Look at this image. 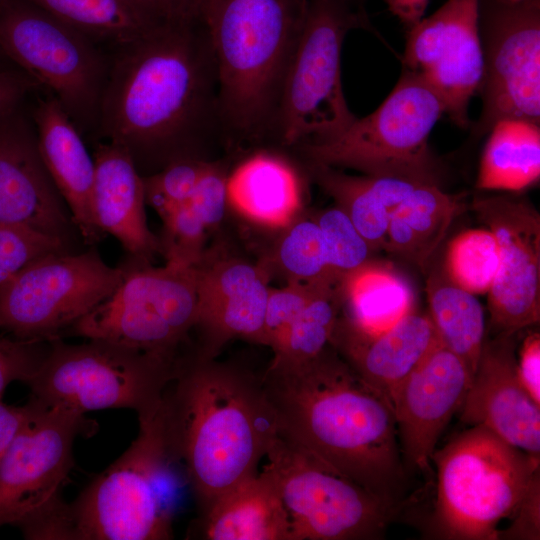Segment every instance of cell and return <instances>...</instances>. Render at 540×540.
Masks as SVG:
<instances>
[{
	"label": "cell",
	"mask_w": 540,
	"mask_h": 540,
	"mask_svg": "<svg viewBox=\"0 0 540 540\" xmlns=\"http://www.w3.org/2000/svg\"><path fill=\"white\" fill-rule=\"evenodd\" d=\"M97 125L136 166L147 157L166 166L193 157L189 148L204 137L225 139L216 61L201 20L168 22L118 47Z\"/></svg>",
	"instance_id": "cell-1"
},
{
	"label": "cell",
	"mask_w": 540,
	"mask_h": 540,
	"mask_svg": "<svg viewBox=\"0 0 540 540\" xmlns=\"http://www.w3.org/2000/svg\"><path fill=\"white\" fill-rule=\"evenodd\" d=\"M262 381L279 434L397 508L405 473L393 410L331 344L303 362L272 361Z\"/></svg>",
	"instance_id": "cell-2"
},
{
	"label": "cell",
	"mask_w": 540,
	"mask_h": 540,
	"mask_svg": "<svg viewBox=\"0 0 540 540\" xmlns=\"http://www.w3.org/2000/svg\"><path fill=\"white\" fill-rule=\"evenodd\" d=\"M159 410L168 456L182 464L201 513L258 473L278 435L262 376L197 354L179 358Z\"/></svg>",
	"instance_id": "cell-3"
},
{
	"label": "cell",
	"mask_w": 540,
	"mask_h": 540,
	"mask_svg": "<svg viewBox=\"0 0 540 540\" xmlns=\"http://www.w3.org/2000/svg\"><path fill=\"white\" fill-rule=\"evenodd\" d=\"M308 0H204L227 141L268 138Z\"/></svg>",
	"instance_id": "cell-4"
},
{
	"label": "cell",
	"mask_w": 540,
	"mask_h": 540,
	"mask_svg": "<svg viewBox=\"0 0 540 540\" xmlns=\"http://www.w3.org/2000/svg\"><path fill=\"white\" fill-rule=\"evenodd\" d=\"M539 458L481 426H470L435 450L432 534L448 540L498 539L500 522L514 515L539 477Z\"/></svg>",
	"instance_id": "cell-5"
},
{
	"label": "cell",
	"mask_w": 540,
	"mask_h": 540,
	"mask_svg": "<svg viewBox=\"0 0 540 540\" xmlns=\"http://www.w3.org/2000/svg\"><path fill=\"white\" fill-rule=\"evenodd\" d=\"M367 27L358 0H308L268 138L299 148L335 136L356 118L343 92L341 54L347 33Z\"/></svg>",
	"instance_id": "cell-6"
},
{
	"label": "cell",
	"mask_w": 540,
	"mask_h": 540,
	"mask_svg": "<svg viewBox=\"0 0 540 540\" xmlns=\"http://www.w3.org/2000/svg\"><path fill=\"white\" fill-rule=\"evenodd\" d=\"M179 358L101 339L69 344L56 338L26 385L30 398L48 406L80 414L127 408L141 417L159 408Z\"/></svg>",
	"instance_id": "cell-7"
},
{
	"label": "cell",
	"mask_w": 540,
	"mask_h": 540,
	"mask_svg": "<svg viewBox=\"0 0 540 540\" xmlns=\"http://www.w3.org/2000/svg\"><path fill=\"white\" fill-rule=\"evenodd\" d=\"M445 106L417 75L402 70L384 101L328 139L299 147L308 162L344 167L370 176L439 184L440 166L428 144Z\"/></svg>",
	"instance_id": "cell-8"
},
{
	"label": "cell",
	"mask_w": 540,
	"mask_h": 540,
	"mask_svg": "<svg viewBox=\"0 0 540 540\" xmlns=\"http://www.w3.org/2000/svg\"><path fill=\"white\" fill-rule=\"evenodd\" d=\"M159 408L138 417L139 431L130 446L67 504L69 540L173 537L171 512L158 486L170 459Z\"/></svg>",
	"instance_id": "cell-9"
},
{
	"label": "cell",
	"mask_w": 540,
	"mask_h": 540,
	"mask_svg": "<svg viewBox=\"0 0 540 540\" xmlns=\"http://www.w3.org/2000/svg\"><path fill=\"white\" fill-rule=\"evenodd\" d=\"M263 467L286 510L291 540H375L396 507L278 433Z\"/></svg>",
	"instance_id": "cell-10"
},
{
	"label": "cell",
	"mask_w": 540,
	"mask_h": 540,
	"mask_svg": "<svg viewBox=\"0 0 540 540\" xmlns=\"http://www.w3.org/2000/svg\"><path fill=\"white\" fill-rule=\"evenodd\" d=\"M0 52L50 91L76 126L97 124L109 66L91 38L28 0H5Z\"/></svg>",
	"instance_id": "cell-11"
},
{
	"label": "cell",
	"mask_w": 540,
	"mask_h": 540,
	"mask_svg": "<svg viewBox=\"0 0 540 540\" xmlns=\"http://www.w3.org/2000/svg\"><path fill=\"white\" fill-rule=\"evenodd\" d=\"M124 268L115 291L65 334L179 357V347L196 322L195 267L166 262L162 267L137 263Z\"/></svg>",
	"instance_id": "cell-12"
},
{
	"label": "cell",
	"mask_w": 540,
	"mask_h": 540,
	"mask_svg": "<svg viewBox=\"0 0 540 540\" xmlns=\"http://www.w3.org/2000/svg\"><path fill=\"white\" fill-rule=\"evenodd\" d=\"M125 272L94 247L43 255L0 283L1 329L23 340L61 338L115 291Z\"/></svg>",
	"instance_id": "cell-13"
},
{
	"label": "cell",
	"mask_w": 540,
	"mask_h": 540,
	"mask_svg": "<svg viewBox=\"0 0 540 540\" xmlns=\"http://www.w3.org/2000/svg\"><path fill=\"white\" fill-rule=\"evenodd\" d=\"M482 111L474 134L503 119L540 123V0H479Z\"/></svg>",
	"instance_id": "cell-14"
},
{
	"label": "cell",
	"mask_w": 540,
	"mask_h": 540,
	"mask_svg": "<svg viewBox=\"0 0 540 540\" xmlns=\"http://www.w3.org/2000/svg\"><path fill=\"white\" fill-rule=\"evenodd\" d=\"M29 413L0 459V527L18 528L63 500L60 489L73 465V443L92 432L84 414L30 398Z\"/></svg>",
	"instance_id": "cell-15"
},
{
	"label": "cell",
	"mask_w": 540,
	"mask_h": 540,
	"mask_svg": "<svg viewBox=\"0 0 540 540\" xmlns=\"http://www.w3.org/2000/svg\"><path fill=\"white\" fill-rule=\"evenodd\" d=\"M479 0H447L408 30L403 70L421 78L441 98L458 126L469 125L468 106L483 73Z\"/></svg>",
	"instance_id": "cell-16"
},
{
	"label": "cell",
	"mask_w": 540,
	"mask_h": 540,
	"mask_svg": "<svg viewBox=\"0 0 540 540\" xmlns=\"http://www.w3.org/2000/svg\"><path fill=\"white\" fill-rule=\"evenodd\" d=\"M472 210L494 234L500 251L488 292L491 330L514 335L540 319V215L512 196L476 197Z\"/></svg>",
	"instance_id": "cell-17"
},
{
	"label": "cell",
	"mask_w": 540,
	"mask_h": 540,
	"mask_svg": "<svg viewBox=\"0 0 540 540\" xmlns=\"http://www.w3.org/2000/svg\"><path fill=\"white\" fill-rule=\"evenodd\" d=\"M32 124L19 106L0 118V223L32 229L78 251L81 236L43 163Z\"/></svg>",
	"instance_id": "cell-18"
},
{
	"label": "cell",
	"mask_w": 540,
	"mask_h": 540,
	"mask_svg": "<svg viewBox=\"0 0 540 540\" xmlns=\"http://www.w3.org/2000/svg\"><path fill=\"white\" fill-rule=\"evenodd\" d=\"M201 343L196 354L214 359L233 338L265 345L264 319L270 287L266 272L251 263L204 252L195 266Z\"/></svg>",
	"instance_id": "cell-19"
},
{
	"label": "cell",
	"mask_w": 540,
	"mask_h": 540,
	"mask_svg": "<svg viewBox=\"0 0 540 540\" xmlns=\"http://www.w3.org/2000/svg\"><path fill=\"white\" fill-rule=\"evenodd\" d=\"M471 380L462 359L439 342L402 382L392 410L402 458L411 468L429 471L438 439Z\"/></svg>",
	"instance_id": "cell-20"
},
{
	"label": "cell",
	"mask_w": 540,
	"mask_h": 540,
	"mask_svg": "<svg viewBox=\"0 0 540 540\" xmlns=\"http://www.w3.org/2000/svg\"><path fill=\"white\" fill-rule=\"evenodd\" d=\"M514 335L485 339L476 370L461 405L460 419L481 426L510 445L540 457V405L523 387Z\"/></svg>",
	"instance_id": "cell-21"
},
{
	"label": "cell",
	"mask_w": 540,
	"mask_h": 540,
	"mask_svg": "<svg viewBox=\"0 0 540 540\" xmlns=\"http://www.w3.org/2000/svg\"><path fill=\"white\" fill-rule=\"evenodd\" d=\"M439 342L429 315L413 311L375 335L361 333L339 317L330 344L392 408L402 382Z\"/></svg>",
	"instance_id": "cell-22"
},
{
	"label": "cell",
	"mask_w": 540,
	"mask_h": 540,
	"mask_svg": "<svg viewBox=\"0 0 540 540\" xmlns=\"http://www.w3.org/2000/svg\"><path fill=\"white\" fill-rule=\"evenodd\" d=\"M38 149L82 242L95 246L105 234L94 212L95 162L77 126L53 96L39 99L32 114Z\"/></svg>",
	"instance_id": "cell-23"
},
{
	"label": "cell",
	"mask_w": 540,
	"mask_h": 540,
	"mask_svg": "<svg viewBox=\"0 0 540 540\" xmlns=\"http://www.w3.org/2000/svg\"><path fill=\"white\" fill-rule=\"evenodd\" d=\"M94 212L98 227L115 237L138 263L162 252L145 215L143 176L124 147L100 143L94 153Z\"/></svg>",
	"instance_id": "cell-24"
},
{
	"label": "cell",
	"mask_w": 540,
	"mask_h": 540,
	"mask_svg": "<svg viewBox=\"0 0 540 540\" xmlns=\"http://www.w3.org/2000/svg\"><path fill=\"white\" fill-rule=\"evenodd\" d=\"M303 194L296 166L266 149L248 155L227 174L228 204L262 226L289 227L301 211Z\"/></svg>",
	"instance_id": "cell-25"
},
{
	"label": "cell",
	"mask_w": 540,
	"mask_h": 540,
	"mask_svg": "<svg viewBox=\"0 0 540 540\" xmlns=\"http://www.w3.org/2000/svg\"><path fill=\"white\" fill-rule=\"evenodd\" d=\"M199 523L200 535L208 540H291L286 510L265 471L217 497Z\"/></svg>",
	"instance_id": "cell-26"
},
{
	"label": "cell",
	"mask_w": 540,
	"mask_h": 540,
	"mask_svg": "<svg viewBox=\"0 0 540 540\" xmlns=\"http://www.w3.org/2000/svg\"><path fill=\"white\" fill-rule=\"evenodd\" d=\"M320 187L345 212L372 251L385 247L392 212L420 180L390 176H352L323 164L308 162Z\"/></svg>",
	"instance_id": "cell-27"
},
{
	"label": "cell",
	"mask_w": 540,
	"mask_h": 540,
	"mask_svg": "<svg viewBox=\"0 0 540 540\" xmlns=\"http://www.w3.org/2000/svg\"><path fill=\"white\" fill-rule=\"evenodd\" d=\"M465 194H450L439 184L421 182L392 212L385 247L424 268L453 220L465 209Z\"/></svg>",
	"instance_id": "cell-28"
},
{
	"label": "cell",
	"mask_w": 540,
	"mask_h": 540,
	"mask_svg": "<svg viewBox=\"0 0 540 540\" xmlns=\"http://www.w3.org/2000/svg\"><path fill=\"white\" fill-rule=\"evenodd\" d=\"M341 317L355 330L379 334L414 311L415 295L409 281L396 269L367 261L341 282Z\"/></svg>",
	"instance_id": "cell-29"
},
{
	"label": "cell",
	"mask_w": 540,
	"mask_h": 540,
	"mask_svg": "<svg viewBox=\"0 0 540 540\" xmlns=\"http://www.w3.org/2000/svg\"><path fill=\"white\" fill-rule=\"evenodd\" d=\"M95 41L118 47L170 22L148 0H28Z\"/></svg>",
	"instance_id": "cell-30"
},
{
	"label": "cell",
	"mask_w": 540,
	"mask_h": 540,
	"mask_svg": "<svg viewBox=\"0 0 540 540\" xmlns=\"http://www.w3.org/2000/svg\"><path fill=\"white\" fill-rule=\"evenodd\" d=\"M476 187L519 192L540 178V127L521 119H503L489 130Z\"/></svg>",
	"instance_id": "cell-31"
},
{
	"label": "cell",
	"mask_w": 540,
	"mask_h": 540,
	"mask_svg": "<svg viewBox=\"0 0 540 540\" xmlns=\"http://www.w3.org/2000/svg\"><path fill=\"white\" fill-rule=\"evenodd\" d=\"M429 317L440 343L466 364L472 376L485 340L484 310L476 295L453 283L443 269L426 282Z\"/></svg>",
	"instance_id": "cell-32"
},
{
	"label": "cell",
	"mask_w": 540,
	"mask_h": 540,
	"mask_svg": "<svg viewBox=\"0 0 540 540\" xmlns=\"http://www.w3.org/2000/svg\"><path fill=\"white\" fill-rule=\"evenodd\" d=\"M341 307V285L319 287L294 320L272 361L298 363L318 355L330 345Z\"/></svg>",
	"instance_id": "cell-33"
},
{
	"label": "cell",
	"mask_w": 540,
	"mask_h": 540,
	"mask_svg": "<svg viewBox=\"0 0 540 540\" xmlns=\"http://www.w3.org/2000/svg\"><path fill=\"white\" fill-rule=\"evenodd\" d=\"M499 264V246L491 230L468 229L449 242L443 270L453 283L479 295L491 289Z\"/></svg>",
	"instance_id": "cell-34"
},
{
	"label": "cell",
	"mask_w": 540,
	"mask_h": 540,
	"mask_svg": "<svg viewBox=\"0 0 540 540\" xmlns=\"http://www.w3.org/2000/svg\"><path fill=\"white\" fill-rule=\"evenodd\" d=\"M277 257L289 282L341 284L331 269L326 243L316 220H296L287 227Z\"/></svg>",
	"instance_id": "cell-35"
},
{
	"label": "cell",
	"mask_w": 540,
	"mask_h": 540,
	"mask_svg": "<svg viewBox=\"0 0 540 540\" xmlns=\"http://www.w3.org/2000/svg\"><path fill=\"white\" fill-rule=\"evenodd\" d=\"M207 161L196 157L181 158L151 175L143 176L146 203L150 204L160 217L187 203Z\"/></svg>",
	"instance_id": "cell-36"
},
{
	"label": "cell",
	"mask_w": 540,
	"mask_h": 540,
	"mask_svg": "<svg viewBox=\"0 0 540 540\" xmlns=\"http://www.w3.org/2000/svg\"><path fill=\"white\" fill-rule=\"evenodd\" d=\"M316 222L326 243L331 269L341 282L348 274L369 261L373 251L339 207L324 210Z\"/></svg>",
	"instance_id": "cell-37"
},
{
	"label": "cell",
	"mask_w": 540,
	"mask_h": 540,
	"mask_svg": "<svg viewBox=\"0 0 540 540\" xmlns=\"http://www.w3.org/2000/svg\"><path fill=\"white\" fill-rule=\"evenodd\" d=\"M161 218L164 232L160 243L166 262L195 267L205 252L206 225L189 202Z\"/></svg>",
	"instance_id": "cell-38"
},
{
	"label": "cell",
	"mask_w": 540,
	"mask_h": 540,
	"mask_svg": "<svg viewBox=\"0 0 540 540\" xmlns=\"http://www.w3.org/2000/svg\"><path fill=\"white\" fill-rule=\"evenodd\" d=\"M58 251L77 250L62 240L32 229L0 223V283L29 262Z\"/></svg>",
	"instance_id": "cell-39"
},
{
	"label": "cell",
	"mask_w": 540,
	"mask_h": 540,
	"mask_svg": "<svg viewBox=\"0 0 540 540\" xmlns=\"http://www.w3.org/2000/svg\"><path fill=\"white\" fill-rule=\"evenodd\" d=\"M324 285L289 282L283 288H270L264 319L265 345L277 354L297 316L316 290Z\"/></svg>",
	"instance_id": "cell-40"
},
{
	"label": "cell",
	"mask_w": 540,
	"mask_h": 540,
	"mask_svg": "<svg viewBox=\"0 0 540 540\" xmlns=\"http://www.w3.org/2000/svg\"><path fill=\"white\" fill-rule=\"evenodd\" d=\"M49 341L0 336V399L14 381L27 384L42 364Z\"/></svg>",
	"instance_id": "cell-41"
},
{
	"label": "cell",
	"mask_w": 540,
	"mask_h": 540,
	"mask_svg": "<svg viewBox=\"0 0 540 540\" xmlns=\"http://www.w3.org/2000/svg\"><path fill=\"white\" fill-rule=\"evenodd\" d=\"M227 170L219 161H207L204 171L188 201L207 229L223 218L227 199Z\"/></svg>",
	"instance_id": "cell-42"
},
{
	"label": "cell",
	"mask_w": 540,
	"mask_h": 540,
	"mask_svg": "<svg viewBox=\"0 0 540 540\" xmlns=\"http://www.w3.org/2000/svg\"><path fill=\"white\" fill-rule=\"evenodd\" d=\"M540 480L537 477L514 513V522L505 531H499L498 539L538 540L540 531Z\"/></svg>",
	"instance_id": "cell-43"
},
{
	"label": "cell",
	"mask_w": 540,
	"mask_h": 540,
	"mask_svg": "<svg viewBox=\"0 0 540 540\" xmlns=\"http://www.w3.org/2000/svg\"><path fill=\"white\" fill-rule=\"evenodd\" d=\"M519 379L531 396L540 405V335L534 332L528 335L516 359Z\"/></svg>",
	"instance_id": "cell-44"
},
{
	"label": "cell",
	"mask_w": 540,
	"mask_h": 540,
	"mask_svg": "<svg viewBox=\"0 0 540 540\" xmlns=\"http://www.w3.org/2000/svg\"><path fill=\"white\" fill-rule=\"evenodd\" d=\"M33 85L24 73L0 70V118L18 107Z\"/></svg>",
	"instance_id": "cell-45"
},
{
	"label": "cell",
	"mask_w": 540,
	"mask_h": 540,
	"mask_svg": "<svg viewBox=\"0 0 540 540\" xmlns=\"http://www.w3.org/2000/svg\"><path fill=\"white\" fill-rule=\"evenodd\" d=\"M170 22L192 23L200 20L204 0H148Z\"/></svg>",
	"instance_id": "cell-46"
},
{
	"label": "cell",
	"mask_w": 540,
	"mask_h": 540,
	"mask_svg": "<svg viewBox=\"0 0 540 540\" xmlns=\"http://www.w3.org/2000/svg\"><path fill=\"white\" fill-rule=\"evenodd\" d=\"M28 413V403L24 406H11L0 399V459L22 427Z\"/></svg>",
	"instance_id": "cell-47"
},
{
	"label": "cell",
	"mask_w": 540,
	"mask_h": 540,
	"mask_svg": "<svg viewBox=\"0 0 540 540\" xmlns=\"http://www.w3.org/2000/svg\"><path fill=\"white\" fill-rule=\"evenodd\" d=\"M390 11L409 30L424 15L429 0H386Z\"/></svg>",
	"instance_id": "cell-48"
},
{
	"label": "cell",
	"mask_w": 540,
	"mask_h": 540,
	"mask_svg": "<svg viewBox=\"0 0 540 540\" xmlns=\"http://www.w3.org/2000/svg\"><path fill=\"white\" fill-rule=\"evenodd\" d=\"M503 2H507V3H514V2H519L521 0H501Z\"/></svg>",
	"instance_id": "cell-49"
},
{
	"label": "cell",
	"mask_w": 540,
	"mask_h": 540,
	"mask_svg": "<svg viewBox=\"0 0 540 540\" xmlns=\"http://www.w3.org/2000/svg\"><path fill=\"white\" fill-rule=\"evenodd\" d=\"M5 0H0V6L2 5V3L4 2Z\"/></svg>",
	"instance_id": "cell-50"
},
{
	"label": "cell",
	"mask_w": 540,
	"mask_h": 540,
	"mask_svg": "<svg viewBox=\"0 0 540 540\" xmlns=\"http://www.w3.org/2000/svg\"><path fill=\"white\" fill-rule=\"evenodd\" d=\"M1 327H2V324H1V322H0V329H1Z\"/></svg>",
	"instance_id": "cell-51"
}]
</instances>
